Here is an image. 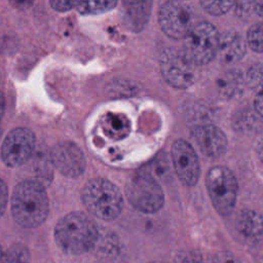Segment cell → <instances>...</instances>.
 Wrapping results in <instances>:
<instances>
[{
	"instance_id": "23",
	"label": "cell",
	"mask_w": 263,
	"mask_h": 263,
	"mask_svg": "<svg viewBox=\"0 0 263 263\" xmlns=\"http://www.w3.org/2000/svg\"><path fill=\"white\" fill-rule=\"evenodd\" d=\"M50 6L57 11H68L77 7L83 0H48Z\"/></svg>"
},
{
	"instance_id": "27",
	"label": "cell",
	"mask_w": 263,
	"mask_h": 263,
	"mask_svg": "<svg viewBox=\"0 0 263 263\" xmlns=\"http://www.w3.org/2000/svg\"><path fill=\"white\" fill-rule=\"evenodd\" d=\"M4 111H5V100L2 91L0 90V118L3 117Z\"/></svg>"
},
{
	"instance_id": "15",
	"label": "cell",
	"mask_w": 263,
	"mask_h": 263,
	"mask_svg": "<svg viewBox=\"0 0 263 263\" xmlns=\"http://www.w3.org/2000/svg\"><path fill=\"white\" fill-rule=\"evenodd\" d=\"M247 43L237 32H225L219 35L217 54L224 64H234L241 60L246 53Z\"/></svg>"
},
{
	"instance_id": "7",
	"label": "cell",
	"mask_w": 263,
	"mask_h": 263,
	"mask_svg": "<svg viewBox=\"0 0 263 263\" xmlns=\"http://www.w3.org/2000/svg\"><path fill=\"white\" fill-rule=\"evenodd\" d=\"M160 71L164 80L176 88H187L197 79L196 65H194L182 49L166 48L159 60Z\"/></svg>"
},
{
	"instance_id": "5",
	"label": "cell",
	"mask_w": 263,
	"mask_h": 263,
	"mask_svg": "<svg viewBox=\"0 0 263 263\" xmlns=\"http://www.w3.org/2000/svg\"><path fill=\"white\" fill-rule=\"evenodd\" d=\"M183 39L182 50L196 66L206 65L217 55L219 33L211 23L200 22L192 25Z\"/></svg>"
},
{
	"instance_id": "2",
	"label": "cell",
	"mask_w": 263,
	"mask_h": 263,
	"mask_svg": "<svg viewBox=\"0 0 263 263\" xmlns=\"http://www.w3.org/2000/svg\"><path fill=\"white\" fill-rule=\"evenodd\" d=\"M11 214L14 221L25 228H36L47 218L49 202L44 186L36 180L20 182L11 195Z\"/></svg>"
},
{
	"instance_id": "16",
	"label": "cell",
	"mask_w": 263,
	"mask_h": 263,
	"mask_svg": "<svg viewBox=\"0 0 263 263\" xmlns=\"http://www.w3.org/2000/svg\"><path fill=\"white\" fill-rule=\"evenodd\" d=\"M219 89L223 96L233 97L239 93L243 85V77L239 71H229L218 81Z\"/></svg>"
},
{
	"instance_id": "25",
	"label": "cell",
	"mask_w": 263,
	"mask_h": 263,
	"mask_svg": "<svg viewBox=\"0 0 263 263\" xmlns=\"http://www.w3.org/2000/svg\"><path fill=\"white\" fill-rule=\"evenodd\" d=\"M9 2L13 7L24 10V9H28L29 7H31L34 0H9Z\"/></svg>"
},
{
	"instance_id": "30",
	"label": "cell",
	"mask_w": 263,
	"mask_h": 263,
	"mask_svg": "<svg viewBox=\"0 0 263 263\" xmlns=\"http://www.w3.org/2000/svg\"><path fill=\"white\" fill-rule=\"evenodd\" d=\"M1 120H2V118H0V139H1V136H2V130H1Z\"/></svg>"
},
{
	"instance_id": "17",
	"label": "cell",
	"mask_w": 263,
	"mask_h": 263,
	"mask_svg": "<svg viewBox=\"0 0 263 263\" xmlns=\"http://www.w3.org/2000/svg\"><path fill=\"white\" fill-rule=\"evenodd\" d=\"M235 12L241 20L262 17V0H235Z\"/></svg>"
},
{
	"instance_id": "14",
	"label": "cell",
	"mask_w": 263,
	"mask_h": 263,
	"mask_svg": "<svg viewBox=\"0 0 263 263\" xmlns=\"http://www.w3.org/2000/svg\"><path fill=\"white\" fill-rule=\"evenodd\" d=\"M152 0L121 2V17L127 29L134 32L141 31L149 21Z\"/></svg>"
},
{
	"instance_id": "13",
	"label": "cell",
	"mask_w": 263,
	"mask_h": 263,
	"mask_svg": "<svg viewBox=\"0 0 263 263\" xmlns=\"http://www.w3.org/2000/svg\"><path fill=\"white\" fill-rule=\"evenodd\" d=\"M234 230L238 238L246 245L256 246L262 238V218L251 210L240 211L234 219Z\"/></svg>"
},
{
	"instance_id": "4",
	"label": "cell",
	"mask_w": 263,
	"mask_h": 263,
	"mask_svg": "<svg viewBox=\"0 0 263 263\" xmlns=\"http://www.w3.org/2000/svg\"><path fill=\"white\" fill-rule=\"evenodd\" d=\"M128 202L139 212L153 214L164 203V194L158 181L148 173H138L132 176L124 188Z\"/></svg>"
},
{
	"instance_id": "11",
	"label": "cell",
	"mask_w": 263,
	"mask_h": 263,
	"mask_svg": "<svg viewBox=\"0 0 263 263\" xmlns=\"http://www.w3.org/2000/svg\"><path fill=\"white\" fill-rule=\"evenodd\" d=\"M55 170L69 178H76L83 174L86 160L82 150L75 143L66 141L55 144L49 154Z\"/></svg>"
},
{
	"instance_id": "24",
	"label": "cell",
	"mask_w": 263,
	"mask_h": 263,
	"mask_svg": "<svg viewBox=\"0 0 263 263\" xmlns=\"http://www.w3.org/2000/svg\"><path fill=\"white\" fill-rule=\"evenodd\" d=\"M8 201V188L6 183L0 178V218L6 210Z\"/></svg>"
},
{
	"instance_id": "12",
	"label": "cell",
	"mask_w": 263,
	"mask_h": 263,
	"mask_svg": "<svg viewBox=\"0 0 263 263\" xmlns=\"http://www.w3.org/2000/svg\"><path fill=\"white\" fill-rule=\"evenodd\" d=\"M190 137L200 152L209 158H219L227 149V138L224 132L214 124L194 126Z\"/></svg>"
},
{
	"instance_id": "20",
	"label": "cell",
	"mask_w": 263,
	"mask_h": 263,
	"mask_svg": "<svg viewBox=\"0 0 263 263\" xmlns=\"http://www.w3.org/2000/svg\"><path fill=\"white\" fill-rule=\"evenodd\" d=\"M262 23H256L255 25H253L247 35V42L248 45L250 46V48L252 50H254L255 52L261 53L263 50V39H262Z\"/></svg>"
},
{
	"instance_id": "3",
	"label": "cell",
	"mask_w": 263,
	"mask_h": 263,
	"mask_svg": "<svg viewBox=\"0 0 263 263\" xmlns=\"http://www.w3.org/2000/svg\"><path fill=\"white\" fill-rule=\"evenodd\" d=\"M81 199L90 214L104 221L116 219L123 208V196L119 188L103 178L89 180L82 189Z\"/></svg>"
},
{
	"instance_id": "21",
	"label": "cell",
	"mask_w": 263,
	"mask_h": 263,
	"mask_svg": "<svg viewBox=\"0 0 263 263\" xmlns=\"http://www.w3.org/2000/svg\"><path fill=\"white\" fill-rule=\"evenodd\" d=\"M30 260V253L28 249L24 246H13L8 249L5 253L3 252V256L1 261L6 262H26Z\"/></svg>"
},
{
	"instance_id": "8",
	"label": "cell",
	"mask_w": 263,
	"mask_h": 263,
	"mask_svg": "<svg viewBox=\"0 0 263 263\" xmlns=\"http://www.w3.org/2000/svg\"><path fill=\"white\" fill-rule=\"evenodd\" d=\"M36 145L35 134L28 127H15L4 138L0 156L1 160L9 167L25 164L33 155Z\"/></svg>"
},
{
	"instance_id": "28",
	"label": "cell",
	"mask_w": 263,
	"mask_h": 263,
	"mask_svg": "<svg viewBox=\"0 0 263 263\" xmlns=\"http://www.w3.org/2000/svg\"><path fill=\"white\" fill-rule=\"evenodd\" d=\"M135 1H142V0H121V2H135Z\"/></svg>"
},
{
	"instance_id": "9",
	"label": "cell",
	"mask_w": 263,
	"mask_h": 263,
	"mask_svg": "<svg viewBox=\"0 0 263 263\" xmlns=\"http://www.w3.org/2000/svg\"><path fill=\"white\" fill-rule=\"evenodd\" d=\"M158 21L166 36L173 39H183L192 27L193 12L185 0H168L161 6Z\"/></svg>"
},
{
	"instance_id": "19",
	"label": "cell",
	"mask_w": 263,
	"mask_h": 263,
	"mask_svg": "<svg viewBox=\"0 0 263 263\" xmlns=\"http://www.w3.org/2000/svg\"><path fill=\"white\" fill-rule=\"evenodd\" d=\"M235 3V0H200L201 7L212 15L226 13Z\"/></svg>"
},
{
	"instance_id": "6",
	"label": "cell",
	"mask_w": 263,
	"mask_h": 263,
	"mask_svg": "<svg viewBox=\"0 0 263 263\" xmlns=\"http://www.w3.org/2000/svg\"><path fill=\"white\" fill-rule=\"evenodd\" d=\"M205 186L215 210L220 215L232 213L238 190L233 173L226 166H214L206 174Z\"/></svg>"
},
{
	"instance_id": "26",
	"label": "cell",
	"mask_w": 263,
	"mask_h": 263,
	"mask_svg": "<svg viewBox=\"0 0 263 263\" xmlns=\"http://www.w3.org/2000/svg\"><path fill=\"white\" fill-rule=\"evenodd\" d=\"M254 107H255V112L257 113V115L259 117H261V115H262V93H261V89L258 90L257 96L255 97Z\"/></svg>"
},
{
	"instance_id": "29",
	"label": "cell",
	"mask_w": 263,
	"mask_h": 263,
	"mask_svg": "<svg viewBox=\"0 0 263 263\" xmlns=\"http://www.w3.org/2000/svg\"><path fill=\"white\" fill-rule=\"evenodd\" d=\"M2 256H3V250H2V248H1V246H0V261H1V259H2Z\"/></svg>"
},
{
	"instance_id": "10",
	"label": "cell",
	"mask_w": 263,
	"mask_h": 263,
	"mask_svg": "<svg viewBox=\"0 0 263 263\" xmlns=\"http://www.w3.org/2000/svg\"><path fill=\"white\" fill-rule=\"evenodd\" d=\"M171 155L179 180L186 186H194L200 176V165L193 147L179 139L172 145Z\"/></svg>"
},
{
	"instance_id": "22",
	"label": "cell",
	"mask_w": 263,
	"mask_h": 263,
	"mask_svg": "<svg viewBox=\"0 0 263 263\" xmlns=\"http://www.w3.org/2000/svg\"><path fill=\"white\" fill-rule=\"evenodd\" d=\"M246 83L255 89H261L262 83V66L261 63H257L253 65L247 72Z\"/></svg>"
},
{
	"instance_id": "1",
	"label": "cell",
	"mask_w": 263,
	"mask_h": 263,
	"mask_svg": "<svg viewBox=\"0 0 263 263\" xmlns=\"http://www.w3.org/2000/svg\"><path fill=\"white\" fill-rule=\"evenodd\" d=\"M54 241L65 254L79 256L90 251L99 238L95 221L82 212H72L62 217L55 224Z\"/></svg>"
},
{
	"instance_id": "18",
	"label": "cell",
	"mask_w": 263,
	"mask_h": 263,
	"mask_svg": "<svg viewBox=\"0 0 263 263\" xmlns=\"http://www.w3.org/2000/svg\"><path fill=\"white\" fill-rule=\"evenodd\" d=\"M118 0H83L78 6L81 13L99 14L113 9Z\"/></svg>"
}]
</instances>
